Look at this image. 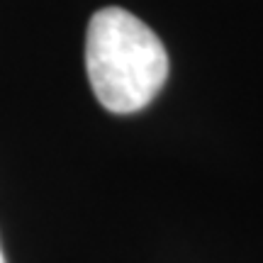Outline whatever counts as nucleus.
<instances>
[{
  "mask_svg": "<svg viewBox=\"0 0 263 263\" xmlns=\"http://www.w3.org/2000/svg\"><path fill=\"white\" fill-rule=\"evenodd\" d=\"M85 68L98 103L115 115L144 110L168 78V54L139 17L98 10L85 37Z\"/></svg>",
  "mask_w": 263,
  "mask_h": 263,
  "instance_id": "nucleus-1",
  "label": "nucleus"
},
{
  "mask_svg": "<svg viewBox=\"0 0 263 263\" xmlns=\"http://www.w3.org/2000/svg\"><path fill=\"white\" fill-rule=\"evenodd\" d=\"M0 263H8L5 261V256H3V249H0Z\"/></svg>",
  "mask_w": 263,
  "mask_h": 263,
  "instance_id": "nucleus-2",
  "label": "nucleus"
}]
</instances>
